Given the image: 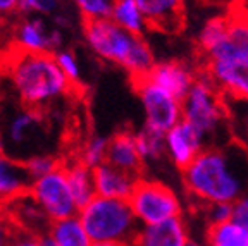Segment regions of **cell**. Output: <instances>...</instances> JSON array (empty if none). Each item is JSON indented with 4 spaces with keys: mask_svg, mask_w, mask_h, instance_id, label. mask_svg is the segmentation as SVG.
<instances>
[{
    "mask_svg": "<svg viewBox=\"0 0 248 246\" xmlns=\"http://www.w3.org/2000/svg\"><path fill=\"white\" fill-rule=\"evenodd\" d=\"M183 183L191 198L202 205L234 203L248 195V148L241 141L207 146L190 167Z\"/></svg>",
    "mask_w": 248,
    "mask_h": 246,
    "instance_id": "1",
    "label": "cell"
},
{
    "mask_svg": "<svg viewBox=\"0 0 248 246\" xmlns=\"http://www.w3.org/2000/svg\"><path fill=\"white\" fill-rule=\"evenodd\" d=\"M16 95L28 108L48 107L69 93L71 83L59 67L54 54L17 52L9 64Z\"/></svg>",
    "mask_w": 248,
    "mask_h": 246,
    "instance_id": "2",
    "label": "cell"
},
{
    "mask_svg": "<svg viewBox=\"0 0 248 246\" xmlns=\"http://www.w3.org/2000/svg\"><path fill=\"white\" fill-rule=\"evenodd\" d=\"M95 245H136L141 224L128 200L95 196L78 212Z\"/></svg>",
    "mask_w": 248,
    "mask_h": 246,
    "instance_id": "3",
    "label": "cell"
},
{
    "mask_svg": "<svg viewBox=\"0 0 248 246\" xmlns=\"http://www.w3.org/2000/svg\"><path fill=\"white\" fill-rule=\"evenodd\" d=\"M183 119L193 124L207 143L219 145V136L229 126L226 98L207 74L197 77L195 85L183 98Z\"/></svg>",
    "mask_w": 248,
    "mask_h": 246,
    "instance_id": "4",
    "label": "cell"
},
{
    "mask_svg": "<svg viewBox=\"0 0 248 246\" xmlns=\"http://www.w3.org/2000/svg\"><path fill=\"white\" fill-rule=\"evenodd\" d=\"M128 201L141 226H152L181 217L183 205L178 195L159 181L140 179Z\"/></svg>",
    "mask_w": 248,
    "mask_h": 246,
    "instance_id": "5",
    "label": "cell"
},
{
    "mask_svg": "<svg viewBox=\"0 0 248 246\" xmlns=\"http://www.w3.org/2000/svg\"><path fill=\"white\" fill-rule=\"evenodd\" d=\"M28 193L45 212V215L50 219V222L78 215V212H79V207H78L73 193H71L69 183H67L66 169L62 166L54 172L35 179L31 183Z\"/></svg>",
    "mask_w": 248,
    "mask_h": 246,
    "instance_id": "6",
    "label": "cell"
},
{
    "mask_svg": "<svg viewBox=\"0 0 248 246\" xmlns=\"http://www.w3.org/2000/svg\"><path fill=\"white\" fill-rule=\"evenodd\" d=\"M135 86L143 107L145 127L166 135L183 121V104L179 98L148 81L147 77L135 81Z\"/></svg>",
    "mask_w": 248,
    "mask_h": 246,
    "instance_id": "7",
    "label": "cell"
},
{
    "mask_svg": "<svg viewBox=\"0 0 248 246\" xmlns=\"http://www.w3.org/2000/svg\"><path fill=\"white\" fill-rule=\"evenodd\" d=\"M83 35L86 45L97 57L121 67L138 40V36L117 26L112 19L88 21L83 24Z\"/></svg>",
    "mask_w": 248,
    "mask_h": 246,
    "instance_id": "8",
    "label": "cell"
},
{
    "mask_svg": "<svg viewBox=\"0 0 248 246\" xmlns=\"http://www.w3.org/2000/svg\"><path fill=\"white\" fill-rule=\"evenodd\" d=\"M14 43L26 54H57L64 45L61 28H50L42 15L24 17L14 30Z\"/></svg>",
    "mask_w": 248,
    "mask_h": 246,
    "instance_id": "9",
    "label": "cell"
},
{
    "mask_svg": "<svg viewBox=\"0 0 248 246\" xmlns=\"http://www.w3.org/2000/svg\"><path fill=\"white\" fill-rule=\"evenodd\" d=\"M226 98H248V59L205 62V73Z\"/></svg>",
    "mask_w": 248,
    "mask_h": 246,
    "instance_id": "10",
    "label": "cell"
},
{
    "mask_svg": "<svg viewBox=\"0 0 248 246\" xmlns=\"http://www.w3.org/2000/svg\"><path fill=\"white\" fill-rule=\"evenodd\" d=\"M207 148V139L185 119L166 133V155L178 169L185 170Z\"/></svg>",
    "mask_w": 248,
    "mask_h": 246,
    "instance_id": "11",
    "label": "cell"
},
{
    "mask_svg": "<svg viewBox=\"0 0 248 246\" xmlns=\"http://www.w3.org/2000/svg\"><path fill=\"white\" fill-rule=\"evenodd\" d=\"M2 207L7 212L9 219L12 220L17 231L30 232L35 236H45L52 224L50 219L45 215V212L40 208V205L31 198L30 193L7 201Z\"/></svg>",
    "mask_w": 248,
    "mask_h": 246,
    "instance_id": "12",
    "label": "cell"
},
{
    "mask_svg": "<svg viewBox=\"0 0 248 246\" xmlns=\"http://www.w3.org/2000/svg\"><path fill=\"white\" fill-rule=\"evenodd\" d=\"M198 76H195L193 71L183 62L169 61V62H159L154 65V69L148 73L147 79L155 83L157 86L174 95L176 98L183 102L191 86L195 85Z\"/></svg>",
    "mask_w": 248,
    "mask_h": 246,
    "instance_id": "13",
    "label": "cell"
},
{
    "mask_svg": "<svg viewBox=\"0 0 248 246\" xmlns=\"http://www.w3.org/2000/svg\"><path fill=\"white\" fill-rule=\"evenodd\" d=\"M93 179H95L97 196L129 200V196L133 195V191H135L136 184H138L141 177L126 172V170H121L105 162V164H102L100 167L93 170Z\"/></svg>",
    "mask_w": 248,
    "mask_h": 246,
    "instance_id": "14",
    "label": "cell"
},
{
    "mask_svg": "<svg viewBox=\"0 0 248 246\" xmlns=\"http://www.w3.org/2000/svg\"><path fill=\"white\" fill-rule=\"evenodd\" d=\"M148 26L162 31H178L185 17V0H136Z\"/></svg>",
    "mask_w": 248,
    "mask_h": 246,
    "instance_id": "15",
    "label": "cell"
},
{
    "mask_svg": "<svg viewBox=\"0 0 248 246\" xmlns=\"http://www.w3.org/2000/svg\"><path fill=\"white\" fill-rule=\"evenodd\" d=\"M107 164L129 174L140 176L141 167H143V158L140 155L135 133L121 131L108 139Z\"/></svg>",
    "mask_w": 248,
    "mask_h": 246,
    "instance_id": "16",
    "label": "cell"
},
{
    "mask_svg": "<svg viewBox=\"0 0 248 246\" xmlns=\"http://www.w3.org/2000/svg\"><path fill=\"white\" fill-rule=\"evenodd\" d=\"M188 239L185 220L176 217L160 224L141 226L136 246H186Z\"/></svg>",
    "mask_w": 248,
    "mask_h": 246,
    "instance_id": "17",
    "label": "cell"
},
{
    "mask_svg": "<svg viewBox=\"0 0 248 246\" xmlns=\"http://www.w3.org/2000/svg\"><path fill=\"white\" fill-rule=\"evenodd\" d=\"M33 179L28 174L24 162L0 157V205L19 198L30 191Z\"/></svg>",
    "mask_w": 248,
    "mask_h": 246,
    "instance_id": "18",
    "label": "cell"
},
{
    "mask_svg": "<svg viewBox=\"0 0 248 246\" xmlns=\"http://www.w3.org/2000/svg\"><path fill=\"white\" fill-rule=\"evenodd\" d=\"M228 35L221 50L210 61L217 59H248V12L234 11L226 15ZM209 62V61H207Z\"/></svg>",
    "mask_w": 248,
    "mask_h": 246,
    "instance_id": "19",
    "label": "cell"
},
{
    "mask_svg": "<svg viewBox=\"0 0 248 246\" xmlns=\"http://www.w3.org/2000/svg\"><path fill=\"white\" fill-rule=\"evenodd\" d=\"M55 246H93L86 227L83 226L79 215L67 217V219L55 220L50 224L46 234Z\"/></svg>",
    "mask_w": 248,
    "mask_h": 246,
    "instance_id": "20",
    "label": "cell"
},
{
    "mask_svg": "<svg viewBox=\"0 0 248 246\" xmlns=\"http://www.w3.org/2000/svg\"><path fill=\"white\" fill-rule=\"evenodd\" d=\"M67 176V183H69L71 193H73L74 200H76L78 207L81 210L85 205L97 196V189H95V179H93V169L86 167L83 162L76 160L66 164L64 166Z\"/></svg>",
    "mask_w": 248,
    "mask_h": 246,
    "instance_id": "21",
    "label": "cell"
},
{
    "mask_svg": "<svg viewBox=\"0 0 248 246\" xmlns=\"http://www.w3.org/2000/svg\"><path fill=\"white\" fill-rule=\"evenodd\" d=\"M110 19L135 36H141L148 28V21L136 0H116Z\"/></svg>",
    "mask_w": 248,
    "mask_h": 246,
    "instance_id": "22",
    "label": "cell"
},
{
    "mask_svg": "<svg viewBox=\"0 0 248 246\" xmlns=\"http://www.w3.org/2000/svg\"><path fill=\"white\" fill-rule=\"evenodd\" d=\"M205 246H248V229L234 220L207 227Z\"/></svg>",
    "mask_w": 248,
    "mask_h": 246,
    "instance_id": "23",
    "label": "cell"
},
{
    "mask_svg": "<svg viewBox=\"0 0 248 246\" xmlns=\"http://www.w3.org/2000/svg\"><path fill=\"white\" fill-rule=\"evenodd\" d=\"M228 35V23L226 17H214L207 21L205 26L202 28L200 35H198V46L200 52L205 55V62L214 59L217 52L221 50V46L226 42Z\"/></svg>",
    "mask_w": 248,
    "mask_h": 246,
    "instance_id": "24",
    "label": "cell"
},
{
    "mask_svg": "<svg viewBox=\"0 0 248 246\" xmlns=\"http://www.w3.org/2000/svg\"><path fill=\"white\" fill-rule=\"evenodd\" d=\"M155 61H154V54H152L150 46L147 45L141 36H138L135 46L129 52L128 59L124 62V69L128 71L129 76L133 77V81L143 79V77L148 76L152 69H154Z\"/></svg>",
    "mask_w": 248,
    "mask_h": 246,
    "instance_id": "25",
    "label": "cell"
},
{
    "mask_svg": "<svg viewBox=\"0 0 248 246\" xmlns=\"http://www.w3.org/2000/svg\"><path fill=\"white\" fill-rule=\"evenodd\" d=\"M40 124V117L36 110L33 108H26V110L17 112L11 119L7 127V136L14 145H26L33 135L36 133Z\"/></svg>",
    "mask_w": 248,
    "mask_h": 246,
    "instance_id": "26",
    "label": "cell"
},
{
    "mask_svg": "<svg viewBox=\"0 0 248 246\" xmlns=\"http://www.w3.org/2000/svg\"><path fill=\"white\" fill-rule=\"evenodd\" d=\"M136 145L141 158L145 160H159L166 154V135L143 127L136 133Z\"/></svg>",
    "mask_w": 248,
    "mask_h": 246,
    "instance_id": "27",
    "label": "cell"
},
{
    "mask_svg": "<svg viewBox=\"0 0 248 246\" xmlns=\"http://www.w3.org/2000/svg\"><path fill=\"white\" fill-rule=\"evenodd\" d=\"M107 154H108V139L104 138V136H92L83 145L78 160L83 162L86 167L95 170L97 167H100L102 164L107 162Z\"/></svg>",
    "mask_w": 248,
    "mask_h": 246,
    "instance_id": "28",
    "label": "cell"
},
{
    "mask_svg": "<svg viewBox=\"0 0 248 246\" xmlns=\"http://www.w3.org/2000/svg\"><path fill=\"white\" fill-rule=\"evenodd\" d=\"M78 12L81 14L83 21H102L110 19L116 0H71Z\"/></svg>",
    "mask_w": 248,
    "mask_h": 246,
    "instance_id": "29",
    "label": "cell"
},
{
    "mask_svg": "<svg viewBox=\"0 0 248 246\" xmlns=\"http://www.w3.org/2000/svg\"><path fill=\"white\" fill-rule=\"evenodd\" d=\"M226 98V96H224ZM229 126L234 127L240 138L248 141V98H226Z\"/></svg>",
    "mask_w": 248,
    "mask_h": 246,
    "instance_id": "30",
    "label": "cell"
},
{
    "mask_svg": "<svg viewBox=\"0 0 248 246\" xmlns=\"http://www.w3.org/2000/svg\"><path fill=\"white\" fill-rule=\"evenodd\" d=\"M24 167H26L31 179L35 181V179H40V177L46 176V174L54 172L61 166H59V160L55 157H50V155L45 154H36L28 158V160H24Z\"/></svg>",
    "mask_w": 248,
    "mask_h": 246,
    "instance_id": "31",
    "label": "cell"
},
{
    "mask_svg": "<svg viewBox=\"0 0 248 246\" xmlns=\"http://www.w3.org/2000/svg\"><path fill=\"white\" fill-rule=\"evenodd\" d=\"M55 55V61H57L59 67H61V71L64 74H66L67 79L73 83V85H76V83H79V77H81V65H79V61H78V57L73 54L71 50H67V48H62V50H59Z\"/></svg>",
    "mask_w": 248,
    "mask_h": 246,
    "instance_id": "32",
    "label": "cell"
},
{
    "mask_svg": "<svg viewBox=\"0 0 248 246\" xmlns=\"http://www.w3.org/2000/svg\"><path fill=\"white\" fill-rule=\"evenodd\" d=\"M64 0H21V11L30 15L59 14Z\"/></svg>",
    "mask_w": 248,
    "mask_h": 246,
    "instance_id": "33",
    "label": "cell"
},
{
    "mask_svg": "<svg viewBox=\"0 0 248 246\" xmlns=\"http://www.w3.org/2000/svg\"><path fill=\"white\" fill-rule=\"evenodd\" d=\"M231 217H232V205L231 203L205 205V219H207V222H209V226L231 220Z\"/></svg>",
    "mask_w": 248,
    "mask_h": 246,
    "instance_id": "34",
    "label": "cell"
},
{
    "mask_svg": "<svg viewBox=\"0 0 248 246\" xmlns=\"http://www.w3.org/2000/svg\"><path fill=\"white\" fill-rule=\"evenodd\" d=\"M16 229L12 220L9 219L7 212L4 210V207H0V246H9L16 234Z\"/></svg>",
    "mask_w": 248,
    "mask_h": 246,
    "instance_id": "35",
    "label": "cell"
},
{
    "mask_svg": "<svg viewBox=\"0 0 248 246\" xmlns=\"http://www.w3.org/2000/svg\"><path fill=\"white\" fill-rule=\"evenodd\" d=\"M231 220H234L236 224L243 226L245 229H248V195L241 196L240 200H236L232 203Z\"/></svg>",
    "mask_w": 248,
    "mask_h": 246,
    "instance_id": "36",
    "label": "cell"
},
{
    "mask_svg": "<svg viewBox=\"0 0 248 246\" xmlns=\"http://www.w3.org/2000/svg\"><path fill=\"white\" fill-rule=\"evenodd\" d=\"M43 236H35L30 232L16 231L14 238H12L9 246H43Z\"/></svg>",
    "mask_w": 248,
    "mask_h": 246,
    "instance_id": "37",
    "label": "cell"
},
{
    "mask_svg": "<svg viewBox=\"0 0 248 246\" xmlns=\"http://www.w3.org/2000/svg\"><path fill=\"white\" fill-rule=\"evenodd\" d=\"M21 11V0H0V17Z\"/></svg>",
    "mask_w": 248,
    "mask_h": 246,
    "instance_id": "38",
    "label": "cell"
},
{
    "mask_svg": "<svg viewBox=\"0 0 248 246\" xmlns=\"http://www.w3.org/2000/svg\"><path fill=\"white\" fill-rule=\"evenodd\" d=\"M42 239H43V246H55L54 243H52V239L48 238V236H43Z\"/></svg>",
    "mask_w": 248,
    "mask_h": 246,
    "instance_id": "39",
    "label": "cell"
},
{
    "mask_svg": "<svg viewBox=\"0 0 248 246\" xmlns=\"http://www.w3.org/2000/svg\"><path fill=\"white\" fill-rule=\"evenodd\" d=\"M0 157H4V136L0 135Z\"/></svg>",
    "mask_w": 248,
    "mask_h": 246,
    "instance_id": "40",
    "label": "cell"
},
{
    "mask_svg": "<svg viewBox=\"0 0 248 246\" xmlns=\"http://www.w3.org/2000/svg\"><path fill=\"white\" fill-rule=\"evenodd\" d=\"M186 246H203V245H202V243H198V241H195V239H188Z\"/></svg>",
    "mask_w": 248,
    "mask_h": 246,
    "instance_id": "41",
    "label": "cell"
},
{
    "mask_svg": "<svg viewBox=\"0 0 248 246\" xmlns=\"http://www.w3.org/2000/svg\"><path fill=\"white\" fill-rule=\"evenodd\" d=\"M93 246H119V245H93Z\"/></svg>",
    "mask_w": 248,
    "mask_h": 246,
    "instance_id": "42",
    "label": "cell"
}]
</instances>
